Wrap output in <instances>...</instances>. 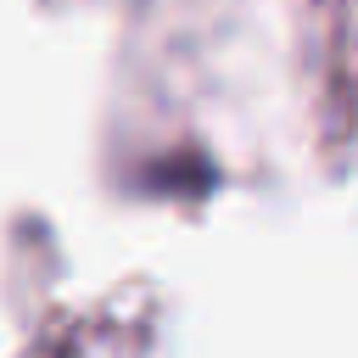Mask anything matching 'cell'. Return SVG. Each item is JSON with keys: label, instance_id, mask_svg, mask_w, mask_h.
I'll return each mask as SVG.
<instances>
[]
</instances>
